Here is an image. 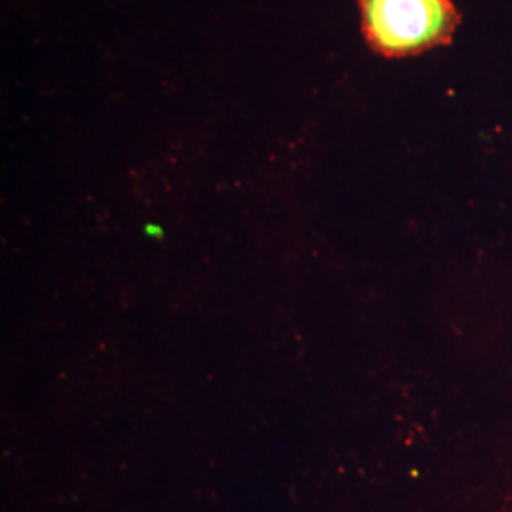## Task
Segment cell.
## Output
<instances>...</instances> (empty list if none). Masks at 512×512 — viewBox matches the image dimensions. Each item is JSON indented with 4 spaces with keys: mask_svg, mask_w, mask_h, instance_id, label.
<instances>
[{
    "mask_svg": "<svg viewBox=\"0 0 512 512\" xmlns=\"http://www.w3.org/2000/svg\"><path fill=\"white\" fill-rule=\"evenodd\" d=\"M363 33L374 52L406 57L446 44L458 27L452 0H359Z\"/></svg>",
    "mask_w": 512,
    "mask_h": 512,
    "instance_id": "6da1fadb",
    "label": "cell"
}]
</instances>
